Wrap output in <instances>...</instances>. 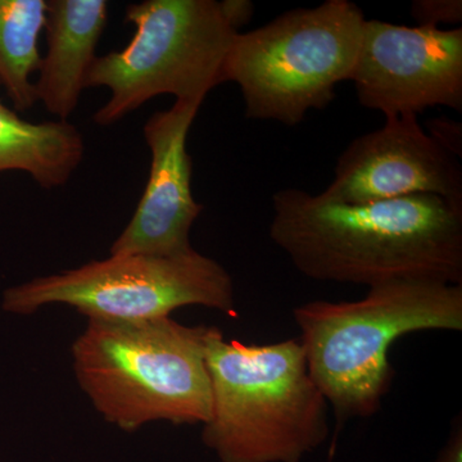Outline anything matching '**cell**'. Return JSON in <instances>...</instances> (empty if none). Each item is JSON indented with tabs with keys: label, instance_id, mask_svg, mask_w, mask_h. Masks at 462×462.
<instances>
[{
	"label": "cell",
	"instance_id": "obj_1",
	"mask_svg": "<svg viewBox=\"0 0 462 462\" xmlns=\"http://www.w3.org/2000/svg\"><path fill=\"white\" fill-rule=\"evenodd\" d=\"M273 207L270 238L307 278L367 288L462 284V206L440 197L346 205L288 188Z\"/></svg>",
	"mask_w": 462,
	"mask_h": 462
},
{
	"label": "cell",
	"instance_id": "obj_2",
	"mask_svg": "<svg viewBox=\"0 0 462 462\" xmlns=\"http://www.w3.org/2000/svg\"><path fill=\"white\" fill-rule=\"evenodd\" d=\"M310 375L339 422L375 415L394 370L389 349L416 331L462 330V284L396 281L358 300L294 307Z\"/></svg>",
	"mask_w": 462,
	"mask_h": 462
},
{
	"label": "cell",
	"instance_id": "obj_3",
	"mask_svg": "<svg viewBox=\"0 0 462 462\" xmlns=\"http://www.w3.org/2000/svg\"><path fill=\"white\" fill-rule=\"evenodd\" d=\"M206 361L211 416L202 440L218 461L302 462L327 442L329 403L300 339L245 345L208 327Z\"/></svg>",
	"mask_w": 462,
	"mask_h": 462
},
{
	"label": "cell",
	"instance_id": "obj_4",
	"mask_svg": "<svg viewBox=\"0 0 462 462\" xmlns=\"http://www.w3.org/2000/svg\"><path fill=\"white\" fill-rule=\"evenodd\" d=\"M207 331L171 318L89 320L72 346L76 380L94 409L121 430L153 421L206 424L211 416Z\"/></svg>",
	"mask_w": 462,
	"mask_h": 462
},
{
	"label": "cell",
	"instance_id": "obj_5",
	"mask_svg": "<svg viewBox=\"0 0 462 462\" xmlns=\"http://www.w3.org/2000/svg\"><path fill=\"white\" fill-rule=\"evenodd\" d=\"M366 18L349 0L285 12L272 23L236 33L224 83L238 85L252 120L294 126L311 109L336 99L357 62Z\"/></svg>",
	"mask_w": 462,
	"mask_h": 462
},
{
	"label": "cell",
	"instance_id": "obj_6",
	"mask_svg": "<svg viewBox=\"0 0 462 462\" xmlns=\"http://www.w3.org/2000/svg\"><path fill=\"white\" fill-rule=\"evenodd\" d=\"M135 27L123 51L97 57L85 81L106 87L111 98L94 115L108 126L162 94L203 102L224 83L236 33L216 0H145L125 14Z\"/></svg>",
	"mask_w": 462,
	"mask_h": 462
},
{
	"label": "cell",
	"instance_id": "obj_7",
	"mask_svg": "<svg viewBox=\"0 0 462 462\" xmlns=\"http://www.w3.org/2000/svg\"><path fill=\"white\" fill-rule=\"evenodd\" d=\"M50 305L72 307L98 321L154 320L187 306L236 315L230 273L196 249L170 257L111 254L3 294V310L11 314L32 315Z\"/></svg>",
	"mask_w": 462,
	"mask_h": 462
},
{
	"label": "cell",
	"instance_id": "obj_8",
	"mask_svg": "<svg viewBox=\"0 0 462 462\" xmlns=\"http://www.w3.org/2000/svg\"><path fill=\"white\" fill-rule=\"evenodd\" d=\"M349 81L365 108L388 117L431 107L462 111V29L365 23Z\"/></svg>",
	"mask_w": 462,
	"mask_h": 462
},
{
	"label": "cell",
	"instance_id": "obj_9",
	"mask_svg": "<svg viewBox=\"0 0 462 462\" xmlns=\"http://www.w3.org/2000/svg\"><path fill=\"white\" fill-rule=\"evenodd\" d=\"M430 194L462 206L460 160L440 148L418 116L388 117L378 130L354 139L320 196L346 205Z\"/></svg>",
	"mask_w": 462,
	"mask_h": 462
},
{
	"label": "cell",
	"instance_id": "obj_10",
	"mask_svg": "<svg viewBox=\"0 0 462 462\" xmlns=\"http://www.w3.org/2000/svg\"><path fill=\"white\" fill-rule=\"evenodd\" d=\"M199 100L176 99L144 126L152 153L151 171L132 220L111 247V254L170 257L190 252V230L203 206L191 191L193 161L188 134L196 120Z\"/></svg>",
	"mask_w": 462,
	"mask_h": 462
},
{
	"label": "cell",
	"instance_id": "obj_11",
	"mask_svg": "<svg viewBox=\"0 0 462 462\" xmlns=\"http://www.w3.org/2000/svg\"><path fill=\"white\" fill-rule=\"evenodd\" d=\"M108 20L105 0H50L47 2V54L42 57L36 102L66 121L79 105L85 81L96 62V51Z\"/></svg>",
	"mask_w": 462,
	"mask_h": 462
},
{
	"label": "cell",
	"instance_id": "obj_12",
	"mask_svg": "<svg viewBox=\"0 0 462 462\" xmlns=\"http://www.w3.org/2000/svg\"><path fill=\"white\" fill-rule=\"evenodd\" d=\"M83 135L67 121L30 123L0 100V172L25 171L45 189L62 187L84 157Z\"/></svg>",
	"mask_w": 462,
	"mask_h": 462
},
{
	"label": "cell",
	"instance_id": "obj_13",
	"mask_svg": "<svg viewBox=\"0 0 462 462\" xmlns=\"http://www.w3.org/2000/svg\"><path fill=\"white\" fill-rule=\"evenodd\" d=\"M45 21V0H0V85L18 112L36 103L32 75L41 66L39 38Z\"/></svg>",
	"mask_w": 462,
	"mask_h": 462
},
{
	"label": "cell",
	"instance_id": "obj_14",
	"mask_svg": "<svg viewBox=\"0 0 462 462\" xmlns=\"http://www.w3.org/2000/svg\"><path fill=\"white\" fill-rule=\"evenodd\" d=\"M411 14L418 26L438 29L439 23L457 25L462 21L461 0H415Z\"/></svg>",
	"mask_w": 462,
	"mask_h": 462
},
{
	"label": "cell",
	"instance_id": "obj_15",
	"mask_svg": "<svg viewBox=\"0 0 462 462\" xmlns=\"http://www.w3.org/2000/svg\"><path fill=\"white\" fill-rule=\"evenodd\" d=\"M427 127L425 132L440 148L461 160L462 126L460 123L442 116V117H434L428 121Z\"/></svg>",
	"mask_w": 462,
	"mask_h": 462
},
{
	"label": "cell",
	"instance_id": "obj_16",
	"mask_svg": "<svg viewBox=\"0 0 462 462\" xmlns=\"http://www.w3.org/2000/svg\"><path fill=\"white\" fill-rule=\"evenodd\" d=\"M220 5L225 18L236 32L239 33L240 27L248 25L254 17V5L249 0H223Z\"/></svg>",
	"mask_w": 462,
	"mask_h": 462
},
{
	"label": "cell",
	"instance_id": "obj_17",
	"mask_svg": "<svg viewBox=\"0 0 462 462\" xmlns=\"http://www.w3.org/2000/svg\"><path fill=\"white\" fill-rule=\"evenodd\" d=\"M433 462H462V419L456 418L445 445Z\"/></svg>",
	"mask_w": 462,
	"mask_h": 462
}]
</instances>
